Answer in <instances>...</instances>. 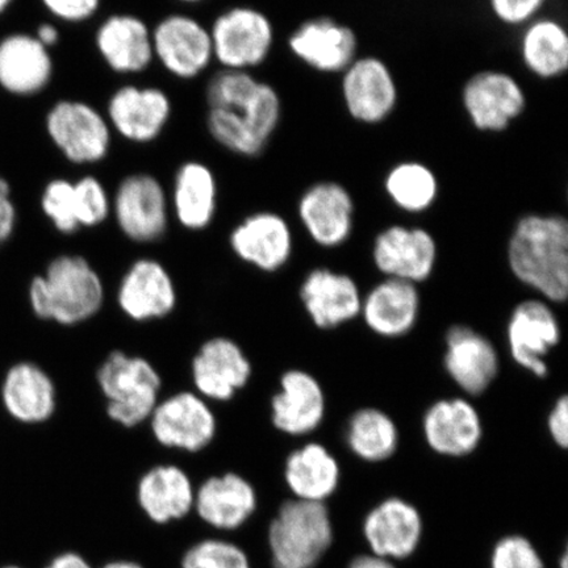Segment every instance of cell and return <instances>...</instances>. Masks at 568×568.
Segmentation results:
<instances>
[{"label": "cell", "mask_w": 568, "mask_h": 568, "mask_svg": "<svg viewBox=\"0 0 568 568\" xmlns=\"http://www.w3.org/2000/svg\"><path fill=\"white\" fill-rule=\"evenodd\" d=\"M213 61L223 70L257 69L272 54L273 21L255 7L233 6L220 12L210 27Z\"/></svg>", "instance_id": "6"}, {"label": "cell", "mask_w": 568, "mask_h": 568, "mask_svg": "<svg viewBox=\"0 0 568 568\" xmlns=\"http://www.w3.org/2000/svg\"><path fill=\"white\" fill-rule=\"evenodd\" d=\"M525 68L541 80H554L568 69V34L556 19L537 18L525 26L520 42Z\"/></svg>", "instance_id": "34"}, {"label": "cell", "mask_w": 568, "mask_h": 568, "mask_svg": "<svg viewBox=\"0 0 568 568\" xmlns=\"http://www.w3.org/2000/svg\"><path fill=\"white\" fill-rule=\"evenodd\" d=\"M138 500L153 523L168 524L190 514L194 508L195 489L181 467L161 465L142 475Z\"/></svg>", "instance_id": "31"}, {"label": "cell", "mask_w": 568, "mask_h": 568, "mask_svg": "<svg viewBox=\"0 0 568 568\" xmlns=\"http://www.w3.org/2000/svg\"><path fill=\"white\" fill-rule=\"evenodd\" d=\"M118 304L126 317L138 323L169 316L176 305L172 275L159 261H134L120 281Z\"/></svg>", "instance_id": "22"}, {"label": "cell", "mask_w": 568, "mask_h": 568, "mask_svg": "<svg viewBox=\"0 0 568 568\" xmlns=\"http://www.w3.org/2000/svg\"><path fill=\"white\" fill-rule=\"evenodd\" d=\"M154 61L168 74L193 81L213 62L210 28L189 13H170L152 28Z\"/></svg>", "instance_id": "9"}, {"label": "cell", "mask_w": 568, "mask_h": 568, "mask_svg": "<svg viewBox=\"0 0 568 568\" xmlns=\"http://www.w3.org/2000/svg\"><path fill=\"white\" fill-rule=\"evenodd\" d=\"M97 382L106 400V415L123 428L148 422L160 402L161 376L139 355L112 352L99 366Z\"/></svg>", "instance_id": "4"}, {"label": "cell", "mask_w": 568, "mask_h": 568, "mask_svg": "<svg viewBox=\"0 0 568 568\" xmlns=\"http://www.w3.org/2000/svg\"><path fill=\"white\" fill-rule=\"evenodd\" d=\"M305 311L317 328L333 329L361 314L362 295L352 276L331 268L312 270L301 287Z\"/></svg>", "instance_id": "24"}, {"label": "cell", "mask_w": 568, "mask_h": 568, "mask_svg": "<svg viewBox=\"0 0 568 568\" xmlns=\"http://www.w3.org/2000/svg\"><path fill=\"white\" fill-rule=\"evenodd\" d=\"M326 399L322 385L304 371H288L282 375L280 393L272 400V422L284 435H311L323 424Z\"/></svg>", "instance_id": "25"}, {"label": "cell", "mask_w": 568, "mask_h": 568, "mask_svg": "<svg viewBox=\"0 0 568 568\" xmlns=\"http://www.w3.org/2000/svg\"><path fill=\"white\" fill-rule=\"evenodd\" d=\"M104 115L118 136L132 144L146 145L166 130L173 115V102L161 88L126 83L112 92Z\"/></svg>", "instance_id": "10"}, {"label": "cell", "mask_w": 568, "mask_h": 568, "mask_svg": "<svg viewBox=\"0 0 568 568\" xmlns=\"http://www.w3.org/2000/svg\"><path fill=\"white\" fill-rule=\"evenodd\" d=\"M437 254L435 237L418 226L390 225L376 236L373 246L374 264L386 278L415 284L433 274Z\"/></svg>", "instance_id": "15"}, {"label": "cell", "mask_w": 568, "mask_h": 568, "mask_svg": "<svg viewBox=\"0 0 568 568\" xmlns=\"http://www.w3.org/2000/svg\"><path fill=\"white\" fill-rule=\"evenodd\" d=\"M36 315L61 325L88 322L102 310L104 284L82 255L65 254L49 264L30 287Z\"/></svg>", "instance_id": "3"}, {"label": "cell", "mask_w": 568, "mask_h": 568, "mask_svg": "<svg viewBox=\"0 0 568 568\" xmlns=\"http://www.w3.org/2000/svg\"><path fill=\"white\" fill-rule=\"evenodd\" d=\"M194 508L210 527L233 530L243 525L257 508V494L239 474L226 473L203 481L195 491Z\"/></svg>", "instance_id": "28"}, {"label": "cell", "mask_w": 568, "mask_h": 568, "mask_svg": "<svg viewBox=\"0 0 568 568\" xmlns=\"http://www.w3.org/2000/svg\"><path fill=\"white\" fill-rule=\"evenodd\" d=\"M103 0H41L49 13L68 24H82L97 17Z\"/></svg>", "instance_id": "42"}, {"label": "cell", "mask_w": 568, "mask_h": 568, "mask_svg": "<svg viewBox=\"0 0 568 568\" xmlns=\"http://www.w3.org/2000/svg\"><path fill=\"white\" fill-rule=\"evenodd\" d=\"M560 337L559 320L549 302L528 300L516 305L509 317L507 339L510 357L524 371L545 378L549 374L545 358Z\"/></svg>", "instance_id": "13"}, {"label": "cell", "mask_w": 568, "mask_h": 568, "mask_svg": "<svg viewBox=\"0 0 568 568\" xmlns=\"http://www.w3.org/2000/svg\"><path fill=\"white\" fill-rule=\"evenodd\" d=\"M13 2V0H0V13L4 12L9 9V6Z\"/></svg>", "instance_id": "49"}, {"label": "cell", "mask_w": 568, "mask_h": 568, "mask_svg": "<svg viewBox=\"0 0 568 568\" xmlns=\"http://www.w3.org/2000/svg\"><path fill=\"white\" fill-rule=\"evenodd\" d=\"M45 568H91V566L80 554L62 552L54 557Z\"/></svg>", "instance_id": "45"}, {"label": "cell", "mask_w": 568, "mask_h": 568, "mask_svg": "<svg viewBox=\"0 0 568 568\" xmlns=\"http://www.w3.org/2000/svg\"><path fill=\"white\" fill-rule=\"evenodd\" d=\"M491 568H544V564L527 538L513 536L496 545Z\"/></svg>", "instance_id": "40"}, {"label": "cell", "mask_w": 568, "mask_h": 568, "mask_svg": "<svg viewBox=\"0 0 568 568\" xmlns=\"http://www.w3.org/2000/svg\"><path fill=\"white\" fill-rule=\"evenodd\" d=\"M426 444L445 457L459 458L477 450L483 437L479 412L466 397L433 403L423 418Z\"/></svg>", "instance_id": "23"}, {"label": "cell", "mask_w": 568, "mask_h": 568, "mask_svg": "<svg viewBox=\"0 0 568 568\" xmlns=\"http://www.w3.org/2000/svg\"><path fill=\"white\" fill-rule=\"evenodd\" d=\"M510 272L525 286L550 303L568 296V222L560 215L529 213L510 234L507 248Z\"/></svg>", "instance_id": "2"}, {"label": "cell", "mask_w": 568, "mask_h": 568, "mask_svg": "<svg viewBox=\"0 0 568 568\" xmlns=\"http://www.w3.org/2000/svg\"><path fill=\"white\" fill-rule=\"evenodd\" d=\"M364 530L376 557L404 559L417 549L423 523L409 503L388 499L368 514Z\"/></svg>", "instance_id": "30"}, {"label": "cell", "mask_w": 568, "mask_h": 568, "mask_svg": "<svg viewBox=\"0 0 568 568\" xmlns=\"http://www.w3.org/2000/svg\"><path fill=\"white\" fill-rule=\"evenodd\" d=\"M349 449L366 462L388 459L399 445V430L385 410L362 408L354 412L346 428Z\"/></svg>", "instance_id": "35"}, {"label": "cell", "mask_w": 568, "mask_h": 568, "mask_svg": "<svg viewBox=\"0 0 568 568\" xmlns=\"http://www.w3.org/2000/svg\"><path fill=\"white\" fill-rule=\"evenodd\" d=\"M176 2L183 3V4H199L205 2V0H176Z\"/></svg>", "instance_id": "50"}, {"label": "cell", "mask_w": 568, "mask_h": 568, "mask_svg": "<svg viewBox=\"0 0 568 568\" xmlns=\"http://www.w3.org/2000/svg\"><path fill=\"white\" fill-rule=\"evenodd\" d=\"M74 202L80 229L102 225L112 212V201L98 176L87 174L74 182Z\"/></svg>", "instance_id": "37"}, {"label": "cell", "mask_w": 568, "mask_h": 568, "mask_svg": "<svg viewBox=\"0 0 568 568\" xmlns=\"http://www.w3.org/2000/svg\"><path fill=\"white\" fill-rule=\"evenodd\" d=\"M234 254L265 273L278 272L293 255L294 236L287 220L272 211L254 212L231 232Z\"/></svg>", "instance_id": "18"}, {"label": "cell", "mask_w": 568, "mask_h": 568, "mask_svg": "<svg viewBox=\"0 0 568 568\" xmlns=\"http://www.w3.org/2000/svg\"><path fill=\"white\" fill-rule=\"evenodd\" d=\"M0 568H23V567L16 566V565H7V566H2Z\"/></svg>", "instance_id": "52"}, {"label": "cell", "mask_w": 568, "mask_h": 568, "mask_svg": "<svg viewBox=\"0 0 568 568\" xmlns=\"http://www.w3.org/2000/svg\"><path fill=\"white\" fill-rule=\"evenodd\" d=\"M349 568H395L386 558L364 556L355 558Z\"/></svg>", "instance_id": "47"}, {"label": "cell", "mask_w": 568, "mask_h": 568, "mask_svg": "<svg viewBox=\"0 0 568 568\" xmlns=\"http://www.w3.org/2000/svg\"><path fill=\"white\" fill-rule=\"evenodd\" d=\"M310 237L323 247H337L349 240L354 225V201L343 184L324 181L304 191L297 204Z\"/></svg>", "instance_id": "20"}, {"label": "cell", "mask_w": 568, "mask_h": 568, "mask_svg": "<svg viewBox=\"0 0 568 568\" xmlns=\"http://www.w3.org/2000/svg\"><path fill=\"white\" fill-rule=\"evenodd\" d=\"M548 430L552 442L562 449L568 446V397L562 395L557 402L548 416Z\"/></svg>", "instance_id": "43"}, {"label": "cell", "mask_w": 568, "mask_h": 568, "mask_svg": "<svg viewBox=\"0 0 568 568\" xmlns=\"http://www.w3.org/2000/svg\"><path fill=\"white\" fill-rule=\"evenodd\" d=\"M195 393L207 402H230L252 376V364L243 347L226 337L201 346L191 364Z\"/></svg>", "instance_id": "16"}, {"label": "cell", "mask_w": 568, "mask_h": 568, "mask_svg": "<svg viewBox=\"0 0 568 568\" xmlns=\"http://www.w3.org/2000/svg\"><path fill=\"white\" fill-rule=\"evenodd\" d=\"M567 560H568L567 554H565V556L562 557V568H568Z\"/></svg>", "instance_id": "51"}, {"label": "cell", "mask_w": 568, "mask_h": 568, "mask_svg": "<svg viewBox=\"0 0 568 568\" xmlns=\"http://www.w3.org/2000/svg\"><path fill=\"white\" fill-rule=\"evenodd\" d=\"M111 201V213L128 240L151 244L165 236L170 203L166 190L158 176L149 173L124 176Z\"/></svg>", "instance_id": "8"}, {"label": "cell", "mask_w": 568, "mask_h": 568, "mask_svg": "<svg viewBox=\"0 0 568 568\" xmlns=\"http://www.w3.org/2000/svg\"><path fill=\"white\" fill-rule=\"evenodd\" d=\"M462 104L478 131L499 133L523 115L527 95L515 77L499 70H483L465 83Z\"/></svg>", "instance_id": "12"}, {"label": "cell", "mask_w": 568, "mask_h": 568, "mask_svg": "<svg viewBox=\"0 0 568 568\" xmlns=\"http://www.w3.org/2000/svg\"><path fill=\"white\" fill-rule=\"evenodd\" d=\"M17 224V209L11 199L9 182L0 176V245L9 240Z\"/></svg>", "instance_id": "44"}, {"label": "cell", "mask_w": 568, "mask_h": 568, "mask_svg": "<svg viewBox=\"0 0 568 568\" xmlns=\"http://www.w3.org/2000/svg\"><path fill=\"white\" fill-rule=\"evenodd\" d=\"M205 103L210 136L239 158H260L282 119L278 91L248 71H217L205 89Z\"/></svg>", "instance_id": "1"}, {"label": "cell", "mask_w": 568, "mask_h": 568, "mask_svg": "<svg viewBox=\"0 0 568 568\" xmlns=\"http://www.w3.org/2000/svg\"><path fill=\"white\" fill-rule=\"evenodd\" d=\"M182 568H251V564L237 545L204 539L184 554Z\"/></svg>", "instance_id": "39"}, {"label": "cell", "mask_w": 568, "mask_h": 568, "mask_svg": "<svg viewBox=\"0 0 568 568\" xmlns=\"http://www.w3.org/2000/svg\"><path fill=\"white\" fill-rule=\"evenodd\" d=\"M219 187L213 170L202 161H186L176 169L170 210L184 230L209 229L217 210Z\"/></svg>", "instance_id": "29"}, {"label": "cell", "mask_w": 568, "mask_h": 568, "mask_svg": "<svg viewBox=\"0 0 568 568\" xmlns=\"http://www.w3.org/2000/svg\"><path fill=\"white\" fill-rule=\"evenodd\" d=\"M3 402L17 420L27 424L44 423L55 410L54 383L42 368L24 362L11 367L7 374Z\"/></svg>", "instance_id": "32"}, {"label": "cell", "mask_w": 568, "mask_h": 568, "mask_svg": "<svg viewBox=\"0 0 568 568\" xmlns=\"http://www.w3.org/2000/svg\"><path fill=\"white\" fill-rule=\"evenodd\" d=\"M95 48L113 73L139 75L154 62L152 28L134 13L106 17L95 31Z\"/></svg>", "instance_id": "19"}, {"label": "cell", "mask_w": 568, "mask_h": 568, "mask_svg": "<svg viewBox=\"0 0 568 568\" xmlns=\"http://www.w3.org/2000/svg\"><path fill=\"white\" fill-rule=\"evenodd\" d=\"M494 17L500 23L517 27L527 26L537 19L548 0H488Z\"/></svg>", "instance_id": "41"}, {"label": "cell", "mask_w": 568, "mask_h": 568, "mask_svg": "<svg viewBox=\"0 0 568 568\" xmlns=\"http://www.w3.org/2000/svg\"><path fill=\"white\" fill-rule=\"evenodd\" d=\"M60 30L52 23L40 24L38 31H36L34 38L38 39L42 45L51 49L59 44Z\"/></svg>", "instance_id": "46"}, {"label": "cell", "mask_w": 568, "mask_h": 568, "mask_svg": "<svg viewBox=\"0 0 568 568\" xmlns=\"http://www.w3.org/2000/svg\"><path fill=\"white\" fill-rule=\"evenodd\" d=\"M332 544V524L324 503L290 500L268 528L275 568H314Z\"/></svg>", "instance_id": "5"}, {"label": "cell", "mask_w": 568, "mask_h": 568, "mask_svg": "<svg viewBox=\"0 0 568 568\" xmlns=\"http://www.w3.org/2000/svg\"><path fill=\"white\" fill-rule=\"evenodd\" d=\"M51 49L32 34L12 33L0 41V87L10 94L33 97L52 82Z\"/></svg>", "instance_id": "26"}, {"label": "cell", "mask_w": 568, "mask_h": 568, "mask_svg": "<svg viewBox=\"0 0 568 568\" xmlns=\"http://www.w3.org/2000/svg\"><path fill=\"white\" fill-rule=\"evenodd\" d=\"M444 366L450 379L468 396L485 393L500 368L499 354L486 336L465 325L446 333Z\"/></svg>", "instance_id": "21"}, {"label": "cell", "mask_w": 568, "mask_h": 568, "mask_svg": "<svg viewBox=\"0 0 568 568\" xmlns=\"http://www.w3.org/2000/svg\"><path fill=\"white\" fill-rule=\"evenodd\" d=\"M49 139L70 163L97 165L111 152L113 132L104 113L80 99H62L47 113Z\"/></svg>", "instance_id": "7"}, {"label": "cell", "mask_w": 568, "mask_h": 568, "mask_svg": "<svg viewBox=\"0 0 568 568\" xmlns=\"http://www.w3.org/2000/svg\"><path fill=\"white\" fill-rule=\"evenodd\" d=\"M385 190L397 209L408 213L428 211L438 196V180L423 162L404 161L389 170Z\"/></svg>", "instance_id": "36"}, {"label": "cell", "mask_w": 568, "mask_h": 568, "mask_svg": "<svg viewBox=\"0 0 568 568\" xmlns=\"http://www.w3.org/2000/svg\"><path fill=\"white\" fill-rule=\"evenodd\" d=\"M343 99L349 115L362 124H379L399 98L393 71L378 57H357L343 71Z\"/></svg>", "instance_id": "14"}, {"label": "cell", "mask_w": 568, "mask_h": 568, "mask_svg": "<svg viewBox=\"0 0 568 568\" xmlns=\"http://www.w3.org/2000/svg\"><path fill=\"white\" fill-rule=\"evenodd\" d=\"M41 209L62 234L80 231L74 202V182L68 178H54L42 191Z\"/></svg>", "instance_id": "38"}, {"label": "cell", "mask_w": 568, "mask_h": 568, "mask_svg": "<svg viewBox=\"0 0 568 568\" xmlns=\"http://www.w3.org/2000/svg\"><path fill=\"white\" fill-rule=\"evenodd\" d=\"M288 48L311 69L336 74L357 59L358 38L349 26L326 17L315 18L303 21L290 34Z\"/></svg>", "instance_id": "17"}, {"label": "cell", "mask_w": 568, "mask_h": 568, "mask_svg": "<svg viewBox=\"0 0 568 568\" xmlns=\"http://www.w3.org/2000/svg\"><path fill=\"white\" fill-rule=\"evenodd\" d=\"M420 307L417 284L385 278L362 296L359 316L375 335L397 338L414 329Z\"/></svg>", "instance_id": "27"}, {"label": "cell", "mask_w": 568, "mask_h": 568, "mask_svg": "<svg viewBox=\"0 0 568 568\" xmlns=\"http://www.w3.org/2000/svg\"><path fill=\"white\" fill-rule=\"evenodd\" d=\"M103 568H142V566L136 562H130V560H115V562L105 565Z\"/></svg>", "instance_id": "48"}, {"label": "cell", "mask_w": 568, "mask_h": 568, "mask_svg": "<svg viewBox=\"0 0 568 568\" xmlns=\"http://www.w3.org/2000/svg\"><path fill=\"white\" fill-rule=\"evenodd\" d=\"M284 479L296 499L323 503L338 487L339 465L324 445L305 444L290 454Z\"/></svg>", "instance_id": "33"}, {"label": "cell", "mask_w": 568, "mask_h": 568, "mask_svg": "<svg viewBox=\"0 0 568 568\" xmlns=\"http://www.w3.org/2000/svg\"><path fill=\"white\" fill-rule=\"evenodd\" d=\"M155 442L168 449L197 453L213 442L217 420L201 395L182 390L160 400L149 417Z\"/></svg>", "instance_id": "11"}]
</instances>
